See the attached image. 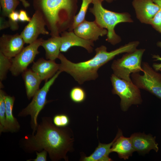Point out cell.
<instances>
[{"mask_svg":"<svg viewBox=\"0 0 161 161\" xmlns=\"http://www.w3.org/2000/svg\"><path fill=\"white\" fill-rule=\"evenodd\" d=\"M77 35L83 39L96 41L99 36L107 33V30L100 26L95 21H89L85 20L73 30Z\"/></svg>","mask_w":161,"mask_h":161,"instance_id":"cell-12","label":"cell"},{"mask_svg":"<svg viewBox=\"0 0 161 161\" xmlns=\"http://www.w3.org/2000/svg\"><path fill=\"white\" fill-rule=\"evenodd\" d=\"M3 16L8 17L11 13L15 11L19 3L18 0H0Z\"/></svg>","mask_w":161,"mask_h":161,"instance_id":"cell-23","label":"cell"},{"mask_svg":"<svg viewBox=\"0 0 161 161\" xmlns=\"http://www.w3.org/2000/svg\"><path fill=\"white\" fill-rule=\"evenodd\" d=\"M145 51L144 49H137L114 60L111 66L113 74L121 79L132 82L131 74L143 72L142 60Z\"/></svg>","mask_w":161,"mask_h":161,"instance_id":"cell-6","label":"cell"},{"mask_svg":"<svg viewBox=\"0 0 161 161\" xmlns=\"http://www.w3.org/2000/svg\"><path fill=\"white\" fill-rule=\"evenodd\" d=\"M37 157L35 159H30L27 160V161H46L47 156V152L45 150H43L39 152L35 151Z\"/></svg>","mask_w":161,"mask_h":161,"instance_id":"cell-30","label":"cell"},{"mask_svg":"<svg viewBox=\"0 0 161 161\" xmlns=\"http://www.w3.org/2000/svg\"><path fill=\"white\" fill-rule=\"evenodd\" d=\"M139 43L137 41L130 42L110 52L107 51L105 46L102 45L95 49L96 54L92 58L77 63L72 62L60 53L58 58L61 61L59 71L69 74L80 84L95 80L98 76L97 71L100 67L119 55L134 51Z\"/></svg>","mask_w":161,"mask_h":161,"instance_id":"cell-2","label":"cell"},{"mask_svg":"<svg viewBox=\"0 0 161 161\" xmlns=\"http://www.w3.org/2000/svg\"><path fill=\"white\" fill-rule=\"evenodd\" d=\"M160 71L161 72V69H160V71Z\"/></svg>","mask_w":161,"mask_h":161,"instance_id":"cell-37","label":"cell"},{"mask_svg":"<svg viewBox=\"0 0 161 161\" xmlns=\"http://www.w3.org/2000/svg\"><path fill=\"white\" fill-rule=\"evenodd\" d=\"M53 122L56 126L62 127L67 126L69 123V120L68 117L66 115L59 114L54 116Z\"/></svg>","mask_w":161,"mask_h":161,"instance_id":"cell-28","label":"cell"},{"mask_svg":"<svg viewBox=\"0 0 161 161\" xmlns=\"http://www.w3.org/2000/svg\"><path fill=\"white\" fill-rule=\"evenodd\" d=\"M132 4L137 18L142 23L149 24L159 9L153 0H133Z\"/></svg>","mask_w":161,"mask_h":161,"instance_id":"cell-13","label":"cell"},{"mask_svg":"<svg viewBox=\"0 0 161 161\" xmlns=\"http://www.w3.org/2000/svg\"><path fill=\"white\" fill-rule=\"evenodd\" d=\"M4 16H1L0 17V30L10 27L8 21H7Z\"/></svg>","mask_w":161,"mask_h":161,"instance_id":"cell-33","label":"cell"},{"mask_svg":"<svg viewBox=\"0 0 161 161\" xmlns=\"http://www.w3.org/2000/svg\"><path fill=\"white\" fill-rule=\"evenodd\" d=\"M20 1L22 3L23 6L25 7H27L30 6L29 3L27 1V0H18Z\"/></svg>","mask_w":161,"mask_h":161,"instance_id":"cell-34","label":"cell"},{"mask_svg":"<svg viewBox=\"0 0 161 161\" xmlns=\"http://www.w3.org/2000/svg\"><path fill=\"white\" fill-rule=\"evenodd\" d=\"M43 39L41 38L38 39L24 47L17 55L11 59L12 65L10 71L13 75L16 76L22 73L33 62L36 55L39 53L38 49L41 46Z\"/></svg>","mask_w":161,"mask_h":161,"instance_id":"cell-9","label":"cell"},{"mask_svg":"<svg viewBox=\"0 0 161 161\" xmlns=\"http://www.w3.org/2000/svg\"><path fill=\"white\" fill-rule=\"evenodd\" d=\"M25 43L20 34H3L0 38V52L11 59L21 50Z\"/></svg>","mask_w":161,"mask_h":161,"instance_id":"cell-11","label":"cell"},{"mask_svg":"<svg viewBox=\"0 0 161 161\" xmlns=\"http://www.w3.org/2000/svg\"><path fill=\"white\" fill-rule=\"evenodd\" d=\"M130 138L135 151L139 153L145 154L152 149L157 152L159 150L155 137H153L150 134L134 133L131 135Z\"/></svg>","mask_w":161,"mask_h":161,"instance_id":"cell-15","label":"cell"},{"mask_svg":"<svg viewBox=\"0 0 161 161\" xmlns=\"http://www.w3.org/2000/svg\"><path fill=\"white\" fill-rule=\"evenodd\" d=\"M93 0H82L80 9L78 14L75 16L72 27L69 31H72L74 29L84 21L89 6Z\"/></svg>","mask_w":161,"mask_h":161,"instance_id":"cell-22","label":"cell"},{"mask_svg":"<svg viewBox=\"0 0 161 161\" xmlns=\"http://www.w3.org/2000/svg\"><path fill=\"white\" fill-rule=\"evenodd\" d=\"M78 0H34L36 10L40 12L51 36L71 29L78 8Z\"/></svg>","mask_w":161,"mask_h":161,"instance_id":"cell-3","label":"cell"},{"mask_svg":"<svg viewBox=\"0 0 161 161\" xmlns=\"http://www.w3.org/2000/svg\"><path fill=\"white\" fill-rule=\"evenodd\" d=\"M116 136L112 142L109 144H103L99 143L98 146L94 152L90 156L85 157L82 159L84 161H111L112 160L109 157L111 152V147L117 138Z\"/></svg>","mask_w":161,"mask_h":161,"instance_id":"cell-21","label":"cell"},{"mask_svg":"<svg viewBox=\"0 0 161 161\" xmlns=\"http://www.w3.org/2000/svg\"><path fill=\"white\" fill-rule=\"evenodd\" d=\"M61 43L60 36H51L46 40L43 39L41 46L45 50L46 59L55 61L58 58L60 53Z\"/></svg>","mask_w":161,"mask_h":161,"instance_id":"cell-20","label":"cell"},{"mask_svg":"<svg viewBox=\"0 0 161 161\" xmlns=\"http://www.w3.org/2000/svg\"><path fill=\"white\" fill-rule=\"evenodd\" d=\"M143 75L139 72L131 75L133 82L140 89L146 91L161 99V74L156 71L149 64H142Z\"/></svg>","mask_w":161,"mask_h":161,"instance_id":"cell-8","label":"cell"},{"mask_svg":"<svg viewBox=\"0 0 161 161\" xmlns=\"http://www.w3.org/2000/svg\"><path fill=\"white\" fill-rule=\"evenodd\" d=\"M52 121L50 117H42L36 133L25 136L20 140V145L28 153L45 150L52 161H67L66 154L72 150L73 141L71 130L66 127H57Z\"/></svg>","mask_w":161,"mask_h":161,"instance_id":"cell-1","label":"cell"},{"mask_svg":"<svg viewBox=\"0 0 161 161\" xmlns=\"http://www.w3.org/2000/svg\"><path fill=\"white\" fill-rule=\"evenodd\" d=\"M118 132V136L112 146L111 152L117 153L120 158L128 159L135 151L131 138L124 137L120 129Z\"/></svg>","mask_w":161,"mask_h":161,"instance_id":"cell-17","label":"cell"},{"mask_svg":"<svg viewBox=\"0 0 161 161\" xmlns=\"http://www.w3.org/2000/svg\"><path fill=\"white\" fill-rule=\"evenodd\" d=\"M46 25L42 14L38 11L36 10L30 21L20 34L25 43L30 44L32 43L38 39L40 34H49V32L45 28Z\"/></svg>","mask_w":161,"mask_h":161,"instance_id":"cell-10","label":"cell"},{"mask_svg":"<svg viewBox=\"0 0 161 161\" xmlns=\"http://www.w3.org/2000/svg\"><path fill=\"white\" fill-rule=\"evenodd\" d=\"M6 93L0 90V133L4 132L5 125L6 104L4 96Z\"/></svg>","mask_w":161,"mask_h":161,"instance_id":"cell-25","label":"cell"},{"mask_svg":"<svg viewBox=\"0 0 161 161\" xmlns=\"http://www.w3.org/2000/svg\"><path fill=\"white\" fill-rule=\"evenodd\" d=\"M5 125L4 132H16L18 131L20 126L17 119L13 116V110L15 98L5 94Z\"/></svg>","mask_w":161,"mask_h":161,"instance_id":"cell-19","label":"cell"},{"mask_svg":"<svg viewBox=\"0 0 161 161\" xmlns=\"http://www.w3.org/2000/svg\"><path fill=\"white\" fill-rule=\"evenodd\" d=\"M157 45L158 47L161 48V41L157 42Z\"/></svg>","mask_w":161,"mask_h":161,"instance_id":"cell-35","label":"cell"},{"mask_svg":"<svg viewBox=\"0 0 161 161\" xmlns=\"http://www.w3.org/2000/svg\"><path fill=\"white\" fill-rule=\"evenodd\" d=\"M110 80L112 86V93L120 99L121 110L126 111L132 105L141 104L143 102L140 89L133 82L121 79L112 74Z\"/></svg>","mask_w":161,"mask_h":161,"instance_id":"cell-5","label":"cell"},{"mask_svg":"<svg viewBox=\"0 0 161 161\" xmlns=\"http://www.w3.org/2000/svg\"><path fill=\"white\" fill-rule=\"evenodd\" d=\"M159 7V9L151 20L149 24L161 34V0H153Z\"/></svg>","mask_w":161,"mask_h":161,"instance_id":"cell-27","label":"cell"},{"mask_svg":"<svg viewBox=\"0 0 161 161\" xmlns=\"http://www.w3.org/2000/svg\"><path fill=\"white\" fill-rule=\"evenodd\" d=\"M60 51L66 52L74 46L80 47L86 49L89 53L92 52L93 41L86 40L76 35L72 31H65L61 33Z\"/></svg>","mask_w":161,"mask_h":161,"instance_id":"cell-14","label":"cell"},{"mask_svg":"<svg viewBox=\"0 0 161 161\" xmlns=\"http://www.w3.org/2000/svg\"><path fill=\"white\" fill-rule=\"evenodd\" d=\"M71 99L74 102L79 103L83 102L86 97L85 90L82 87L75 86L71 90L69 93Z\"/></svg>","mask_w":161,"mask_h":161,"instance_id":"cell-26","label":"cell"},{"mask_svg":"<svg viewBox=\"0 0 161 161\" xmlns=\"http://www.w3.org/2000/svg\"><path fill=\"white\" fill-rule=\"evenodd\" d=\"M100 1H101V2H102L103 1H106L109 2V3H110V2H112V1H113L114 0H100Z\"/></svg>","mask_w":161,"mask_h":161,"instance_id":"cell-36","label":"cell"},{"mask_svg":"<svg viewBox=\"0 0 161 161\" xmlns=\"http://www.w3.org/2000/svg\"><path fill=\"white\" fill-rule=\"evenodd\" d=\"M22 76L24 83L27 97L30 99L39 89L40 84L43 80L31 69H27L25 70L22 73Z\"/></svg>","mask_w":161,"mask_h":161,"instance_id":"cell-18","label":"cell"},{"mask_svg":"<svg viewBox=\"0 0 161 161\" xmlns=\"http://www.w3.org/2000/svg\"><path fill=\"white\" fill-rule=\"evenodd\" d=\"M30 18L26 12L23 10H20L19 12V21L24 22L25 21L29 22L31 20Z\"/></svg>","mask_w":161,"mask_h":161,"instance_id":"cell-31","label":"cell"},{"mask_svg":"<svg viewBox=\"0 0 161 161\" xmlns=\"http://www.w3.org/2000/svg\"><path fill=\"white\" fill-rule=\"evenodd\" d=\"M8 17L10 29L13 31L18 30L19 28L18 23L19 21V13L15 11H13L10 14Z\"/></svg>","mask_w":161,"mask_h":161,"instance_id":"cell-29","label":"cell"},{"mask_svg":"<svg viewBox=\"0 0 161 161\" xmlns=\"http://www.w3.org/2000/svg\"><path fill=\"white\" fill-rule=\"evenodd\" d=\"M12 65L11 59H9L0 52V80L2 81L6 78L7 74L10 70Z\"/></svg>","mask_w":161,"mask_h":161,"instance_id":"cell-24","label":"cell"},{"mask_svg":"<svg viewBox=\"0 0 161 161\" xmlns=\"http://www.w3.org/2000/svg\"><path fill=\"white\" fill-rule=\"evenodd\" d=\"M59 66L55 60H47L41 58L33 62L31 69L46 82L59 70Z\"/></svg>","mask_w":161,"mask_h":161,"instance_id":"cell-16","label":"cell"},{"mask_svg":"<svg viewBox=\"0 0 161 161\" xmlns=\"http://www.w3.org/2000/svg\"><path fill=\"white\" fill-rule=\"evenodd\" d=\"M152 58L154 59V61H159L161 62V57L158 55H152ZM152 66L156 71L158 72L161 69V63H154Z\"/></svg>","mask_w":161,"mask_h":161,"instance_id":"cell-32","label":"cell"},{"mask_svg":"<svg viewBox=\"0 0 161 161\" xmlns=\"http://www.w3.org/2000/svg\"><path fill=\"white\" fill-rule=\"evenodd\" d=\"M100 0H93V7L89 8V12L95 16V21L101 27L107 30L106 40L113 45L121 41L120 36L115 33V26L122 22H132V19L128 13H119L105 9Z\"/></svg>","mask_w":161,"mask_h":161,"instance_id":"cell-4","label":"cell"},{"mask_svg":"<svg viewBox=\"0 0 161 161\" xmlns=\"http://www.w3.org/2000/svg\"><path fill=\"white\" fill-rule=\"evenodd\" d=\"M61 72L59 70L49 80L46 82L42 88L39 89L35 94L31 102L18 115L19 117L30 116V126L32 130V134L35 133L38 125L37 122L38 116L48 103L47 97L48 92Z\"/></svg>","mask_w":161,"mask_h":161,"instance_id":"cell-7","label":"cell"}]
</instances>
